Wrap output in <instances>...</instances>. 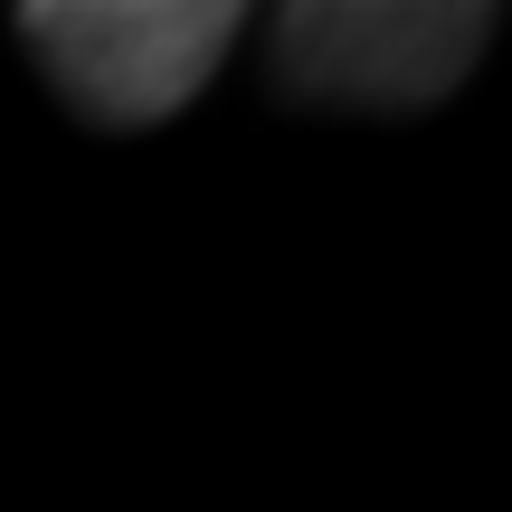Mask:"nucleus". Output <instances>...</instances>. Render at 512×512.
<instances>
[{
    "mask_svg": "<svg viewBox=\"0 0 512 512\" xmlns=\"http://www.w3.org/2000/svg\"><path fill=\"white\" fill-rule=\"evenodd\" d=\"M19 38L95 124H162L238 38L228 0H29Z\"/></svg>",
    "mask_w": 512,
    "mask_h": 512,
    "instance_id": "1",
    "label": "nucleus"
},
{
    "mask_svg": "<svg viewBox=\"0 0 512 512\" xmlns=\"http://www.w3.org/2000/svg\"><path fill=\"white\" fill-rule=\"evenodd\" d=\"M494 38V10L465 0H304L275 19V67L294 95L408 114L437 105Z\"/></svg>",
    "mask_w": 512,
    "mask_h": 512,
    "instance_id": "2",
    "label": "nucleus"
}]
</instances>
